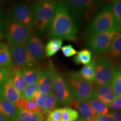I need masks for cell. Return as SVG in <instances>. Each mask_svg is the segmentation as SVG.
I'll return each instance as SVG.
<instances>
[{
    "label": "cell",
    "mask_w": 121,
    "mask_h": 121,
    "mask_svg": "<svg viewBox=\"0 0 121 121\" xmlns=\"http://www.w3.org/2000/svg\"><path fill=\"white\" fill-rule=\"evenodd\" d=\"M10 121H24L22 120V119H21L20 118H19V117H17V116H15L14 117H12L11 118H10Z\"/></svg>",
    "instance_id": "obj_41"
},
{
    "label": "cell",
    "mask_w": 121,
    "mask_h": 121,
    "mask_svg": "<svg viewBox=\"0 0 121 121\" xmlns=\"http://www.w3.org/2000/svg\"><path fill=\"white\" fill-rule=\"evenodd\" d=\"M11 72L9 73V78L11 80L13 86L19 91L21 94H23L27 84L22 76L21 70L13 67L11 69Z\"/></svg>",
    "instance_id": "obj_18"
},
{
    "label": "cell",
    "mask_w": 121,
    "mask_h": 121,
    "mask_svg": "<svg viewBox=\"0 0 121 121\" xmlns=\"http://www.w3.org/2000/svg\"><path fill=\"white\" fill-rule=\"evenodd\" d=\"M54 69L51 65L48 69L42 70L41 75L38 81L39 92L47 95L53 92Z\"/></svg>",
    "instance_id": "obj_13"
},
{
    "label": "cell",
    "mask_w": 121,
    "mask_h": 121,
    "mask_svg": "<svg viewBox=\"0 0 121 121\" xmlns=\"http://www.w3.org/2000/svg\"><path fill=\"white\" fill-rule=\"evenodd\" d=\"M119 30L121 28L118 24L112 10L111 4L104 6L91 20L84 31V35L88 39L101 33Z\"/></svg>",
    "instance_id": "obj_2"
},
{
    "label": "cell",
    "mask_w": 121,
    "mask_h": 121,
    "mask_svg": "<svg viewBox=\"0 0 121 121\" xmlns=\"http://www.w3.org/2000/svg\"><path fill=\"white\" fill-rule=\"evenodd\" d=\"M121 30H114L95 35L87 40V47L95 55H100L108 52L116 35Z\"/></svg>",
    "instance_id": "obj_7"
},
{
    "label": "cell",
    "mask_w": 121,
    "mask_h": 121,
    "mask_svg": "<svg viewBox=\"0 0 121 121\" xmlns=\"http://www.w3.org/2000/svg\"><path fill=\"white\" fill-rule=\"evenodd\" d=\"M63 40L60 39H51L45 47V57H52L61 49Z\"/></svg>",
    "instance_id": "obj_23"
},
{
    "label": "cell",
    "mask_w": 121,
    "mask_h": 121,
    "mask_svg": "<svg viewBox=\"0 0 121 121\" xmlns=\"http://www.w3.org/2000/svg\"><path fill=\"white\" fill-rule=\"evenodd\" d=\"M14 104L17 108H20L22 110H28L33 112H39L34 99L28 100L25 98H22Z\"/></svg>",
    "instance_id": "obj_27"
},
{
    "label": "cell",
    "mask_w": 121,
    "mask_h": 121,
    "mask_svg": "<svg viewBox=\"0 0 121 121\" xmlns=\"http://www.w3.org/2000/svg\"><path fill=\"white\" fill-rule=\"evenodd\" d=\"M77 24L84 20H88L98 10L101 2L92 0L62 1Z\"/></svg>",
    "instance_id": "obj_5"
},
{
    "label": "cell",
    "mask_w": 121,
    "mask_h": 121,
    "mask_svg": "<svg viewBox=\"0 0 121 121\" xmlns=\"http://www.w3.org/2000/svg\"><path fill=\"white\" fill-rule=\"evenodd\" d=\"M53 93L57 103L60 105H69L73 99L65 78L55 69L53 72Z\"/></svg>",
    "instance_id": "obj_9"
},
{
    "label": "cell",
    "mask_w": 121,
    "mask_h": 121,
    "mask_svg": "<svg viewBox=\"0 0 121 121\" xmlns=\"http://www.w3.org/2000/svg\"><path fill=\"white\" fill-rule=\"evenodd\" d=\"M47 96V95L39 91L37 94V95H35L34 99L35 103L36 104V105H37L38 108L39 112L42 113V112H43V109L44 107V105Z\"/></svg>",
    "instance_id": "obj_33"
},
{
    "label": "cell",
    "mask_w": 121,
    "mask_h": 121,
    "mask_svg": "<svg viewBox=\"0 0 121 121\" xmlns=\"http://www.w3.org/2000/svg\"><path fill=\"white\" fill-rule=\"evenodd\" d=\"M89 102L96 114H106L109 112L108 105L101 100L94 98L89 101Z\"/></svg>",
    "instance_id": "obj_26"
},
{
    "label": "cell",
    "mask_w": 121,
    "mask_h": 121,
    "mask_svg": "<svg viewBox=\"0 0 121 121\" xmlns=\"http://www.w3.org/2000/svg\"><path fill=\"white\" fill-rule=\"evenodd\" d=\"M92 52L88 49H84L77 52L73 57V62L76 65H86L91 60Z\"/></svg>",
    "instance_id": "obj_25"
},
{
    "label": "cell",
    "mask_w": 121,
    "mask_h": 121,
    "mask_svg": "<svg viewBox=\"0 0 121 121\" xmlns=\"http://www.w3.org/2000/svg\"><path fill=\"white\" fill-rule=\"evenodd\" d=\"M95 60L94 58L91 60L88 64L85 65L78 72L83 79L90 82H93L95 78Z\"/></svg>",
    "instance_id": "obj_19"
},
{
    "label": "cell",
    "mask_w": 121,
    "mask_h": 121,
    "mask_svg": "<svg viewBox=\"0 0 121 121\" xmlns=\"http://www.w3.org/2000/svg\"><path fill=\"white\" fill-rule=\"evenodd\" d=\"M69 105L76 109L85 121H94L96 114L89 102L73 99Z\"/></svg>",
    "instance_id": "obj_15"
},
{
    "label": "cell",
    "mask_w": 121,
    "mask_h": 121,
    "mask_svg": "<svg viewBox=\"0 0 121 121\" xmlns=\"http://www.w3.org/2000/svg\"><path fill=\"white\" fill-rule=\"evenodd\" d=\"M9 79V72L8 70L0 67V85L6 82Z\"/></svg>",
    "instance_id": "obj_37"
},
{
    "label": "cell",
    "mask_w": 121,
    "mask_h": 121,
    "mask_svg": "<svg viewBox=\"0 0 121 121\" xmlns=\"http://www.w3.org/2000/svg\"><path fill=\"white\" fill-rule=\"evenodd\" d=\"M17 108L14 104L6 100L0 99V113L7 118H11L16 115Z\"/></svg>",
    "instance_id": "obj_22"
},
{
    "label": "cell",
    "mask_w": 121,
    "mask_h": 121,
    "mask_svg": "<svg viewBox=\"0 0 121 121\" xmlns=\"http://www.w3.org/2000/svg\"><path fill=\"white\" fill-rule=\"evenodd\" d=\"M46 121H62V108L54 109L49 113Z\"/></svg>",
    "instance_id": "obj_34"
},
{
    "label": "cell",
    "mask_w": 121,
    "mask_h": 121,
    "mask_svg": "<svg viewBox=\"0 0 121 121\" xmlns=\"http://www.w3.org/2000/svg\"><path fill=\"white\" fill-rule=\"evenodd\" d=\"M25 45L35 62L45 58V47L39 38L31 34Z\"/></svg>",
    "instance_id": "obj_12"
},
{
    "label": "cell",
    "mask_w": 121,
    "mask_h": 121,
    "mask_svg": "<svg viewBox=\"0 0 121 121\" xmlns=\"http://www.w3.org/2000/svg\"><path fill=\"white\" fill-rule=\"evenodd\" d=\"M16 116L24 121H43L46 117L43 113L28 111L17 108Z\"/></svg>",
    "instance_id": "obj_21"
},
{
    "label": "cell",
    "mask_w": 121,
    "mask_h": 121,
    "mask_svg": "<svg viewBox=\"0 0 121 121\" xmlns=\"http://www.w3.org/2000/svg\"><path fill=\"white\" fill-rule=\"evenodd\" d=\"M13 20L31 28L33 26V14L31 7L25 4L14 6L12 10Z\"/></svg>",
    "instance_id": "obj_11"
},
{
    "label": "cell",
    "mask_w": 121,
    "mask_h": 121,
    "mask_svg": "<svg viewBox=\"0 0 121 121\" xmlns=\"http://www.w3.org/2000/svg\"><path fill=\"white\" fill-rule=\"evenodd\" d=\"M11 50L7 44L0 42V67L9 70L13 68Z\"/></svg>",
    "instance_id": "obj_17"
},
{
    "label": "cell",
    "mask_w": 121,
    "mask_h": 121,
    "mask_svg": "<svg viewBox=\"0 0 121 121\" xmlns=\"http://www.w3.org/2000/svg\"><path fill=\"white\" fill-rule=\"evenodd\" d=\"M62 52L66 57H71L77 53V51L72 45L69 44L62 47Z\"/></svg>",
    "instance_id": "obj_35"
},
{
    "label": "cell",
    "mask_w": 121,
    "mask_h": 121,
    "mask_svg": "<svg viewBox=\"0 0 121 121\" xmlns=\"http://www.w3.org/2000/svg\"><path fill=\"white\" fill-rule=\"evenodd\" d=\"M57 103L56 98L52 92L47 96L42 113L45 116H47L49 113L54 110V108L56 107Z\"/></svg>",
    "instance_id": "obj_28"
},
{
    "label": "cell",
    "mask_w": 121,
    "mask_h": 121,
    "mask_svg": "<svg viewBox=\"0 0 121 121\" xmlns=\"http://www.w3.org/2000/svg\"><path fill=\"white\" fill-rule=\"evenodd\" d=\"M39 92V86L38 82L29 85L24 90L22 97L28 100L34 99L35 96Z\"/></svg>",
    "instance_id": "obj_31"
},
{
    "label": "cell",
    "mask_w": 121,
    "mask_h": 121,
    "mask_svg": "<svg viewBox=\"0 0 121 121\" xmlns=\"http://www.w3.org/2000/svg\"><path fill=\"white\" fill-rule=\"evenodd\" d=\"M76 121H85L83 119H82V118H79V119H77V120Z\"/></svg>",
    "instance_id": "obj_44"
},
{
    "label": "cell",
    "mask_w": 121,
    "mask_h": 121,
    "mask_svg": "<svg viewBox=\"0 0 121 121\" xmlns=\"http://www.w3.org/2000/svg\"><path fill=\"white\" fill-rule=\"evenodd\" d=\"M111 109L115 110H121V98L117 97L109 105Z\"/></svg>",
    "instance_id": "obj_38"
},
{
    "label": "cell",
    "mask_w": 121,
    "mask_h": 121,
    "mask_svg": "<svg viewBox=\"0 0 121 121\" xmlns=\"http://www.w3.org/2000/svg\"><path fill=\"white\" fill-rule=\"evenodd\" d=\"M5 34L13 45H25L31 35V28L12 20L7 22Z\"/></svg>",
    "instance_id": "obj_6"
},
{
    "label": "cell",
    "mask_w": 121,
    "mask_h": 121,
    "mask_svg": "<svg viewBox=\"0 0 121 121\" xmlns=\"http://www.w3.org/2000/svg\"><path fill=\"white\" fill-rule=\"evenodd\" d=\"M57 2L53 1H40L31 6L33 26L41 34L50 29L56 12Z\"/></svg>",
    "instance_id": "obj_3"
},
{
    "label": "cell",
    "mask_w": 121,
    "mask_h": 121,
    "mask_svg": "<svg viewBox=\"0 0 121 121\" xmlns=\"http://www.w3.org/2000/svg\"><path fill=\"white\" fill-rule=\"evenodd\" d=\"M65 79L73 99L88 102L95 98L93 82L83 79L78 72H69Z\"/></svg>",
    "instance_id": "obj_4"
},
{
    "label": "cell",
    "mask_w": 121,
    "mask_h": 121,
    "mask_svg": "<svg viewBox=\"0 0 121 121\" xmlns=\"http://www.w3.org/2000/svg\"><path fill=\"white\" fill-rule=\"evenodd\" d=\"M0 121H7V118L1 113H0Z\"/></svg>",
    "instance_id": "obj_42"
},
{
    "label": "cell",
    "mask_w": 121,
    "mask_h": 121,
    "mask_svg": "<svg viewBox=\"0 0 121 121\" xmlns=\"http://www.w3.org/2000/svg\"><path fill=\"white\" fill-rule=\"evenodd\" d=\"M78 116V112L73 109L69 107L62 108V121H76Z\"/></svg>",
    "instance_id": "obj_30"
},
{
    "label": "cell",
    "mask_w": 121,
    "mask_h": 121,
    "mask_svg": "<svg viewBox=\"0 0 121 121\" xmlns=\"http://www.w3.org/2000/svg\"><path fill=\"white\" fill-rule=\"evenodd\" d=\"M3 28H4V24H3L1 13H0V40H2L3 37Z\"/></svg>",
    "instance_id": "obj_40"
},
{
    "label": "cell",
    "mask_w": 121,
    "mask_h": 121,
    "mask_svg": "<svg viewBox=\"0 0 121 121\" xmlns=\"http://www.w3.org/2000/svg\"><path fill=\"white\" fill-rule=\"evenodd\" d=\"M118 69V70L119 71L121 72V63L118 65V69Z\"/></svg>",
    "instance_id": "obj_43"
},
{
    "label": "cell",
    "mask_w": 121,
    "mask_h": 121,
    "mask_svg": "<svg viewBox=\"0 0 121 121\" xmlns=\"http://www.w3.org/2000/svg\"><path fill=\"white\" fill-rule=\"evenodd\" d=\"M78 33V24L62 2L59 1L49 29V37L74 40L76 39Z\"/></svg>",
    "instance_id": "obj_1"
},
{
    "label": "cell",
    "mask_w": 121,
    "mask_h": 121,
    "mask_svg": "<svg viewBox=\"0 0 121 121\" xmlns=\"http://www.w3.org/2000/svg\"><path fill=\"white\" fill-rule=\"evenodd\" d=\"M22 74L26 84L31 85L37 83L41 75L42 70L35 68H25L22 70Z\"/></svg>",
    "instance_id": "obj_20"
},
{
    "label": "cell",
    "mask_w": 121,
    "mask_h": 121,
    "mask_svg": "<svg viewBox=\"0 0 121 121\" xmlns=\"http://www.w3.org/2000/svg\"><path fill=\"white\" fill-rule=\"evenodd\" d=\"M94 97L105 103L107 105L110 104L117 98L111 84L96 85L94 87Z\"/></svg>",
    "instance_id": "obj_16"
},
{
    "label": "cell",
    "mask_w": 121,
    "mask_h": 121,
    "mask_svg": "<svg viewBox=\"0 0 121 121\" xmlns=\"http://www.w3.org/2000/svg\"><path fill=\"white\" fill-rule=\"evenodd\" d=\"M117 97L121 98V73L118 69H116L110 82Z\"/></svg>",
    "instance_id": "obj_29"
},
{
    "label": "cell",
    "mask_w": 121,
    "mask_h": 121,
    "mask_svg": "<svg viewBox=\"0 0 121 121\" xmlns=\"http://www.w3.org/2000/svg\"><path fill=\"white\" fill-rule=\"evenodd\" d=\"M112 114L113 121H121V110H115Z\"/></svg>",
    "instance_id": "obj_39"
},
{
    "label": "cell",
    "mask_w": 121,
    "mask_h": 121,
    "mask_svg": "<svg viewBox=\"0 0 121 121\" xmlns=\"http://www.w3.org/2000/svg\"><path fill=\"white\" fill-rule=\"evenodd\" d=\"M116 70L113 60L108 57H102L95 62L96 85L110 84Z\"/></svg>",
    "instance_id": "obj_8"
},
{
    "label": "cell",
    "mask_w": 121,
    "mask_h": 121,
    "mask_svg": "<svg viewBox=\"0 0 121 121\" xmlns=\"http://www.w3.org/2000/svg\"><path fill=\"white\" fill-rule=\"evenodd\" d=\"M46 121V120H44V121Z\"/></svg>",
    "instance_id": "obj_45"
},
{
    "label": "cell",
    "mask_w": 121,
    "mask_h": 121,
    "mask_svg": "<svg viewBox=\"0 0 121 121\" xmlns=\"http://www.w3.org/2000/svg\"><path fill=\"white\" fill-rule=\"evenodd\" d=\"M111 4L112 10L116 20L121 28V0L113 1Z\"/></svg>",
    "instance_id": "obj_32"
},
{
    "label": "cell",
    "mask_w": 121,
    "mask_h": 121,
    "mask_svg": "<svg viewBox=\"0 0 121 121\" xmlns=\"http://www.w3.org/2000/svg\"><path fill=\"white\" fill-rule=\"evenodd\" d=\"M108 53L112 58H121V31L114 37Z\"/></svg>",
    "instance_id": "obj_24"
},
{
    "label": "cell",
    "mask_w": 121,
    "mask_h": 121,
    "mask_svg": "<svg viewBox=\"0 0 121 121\" xmlns=\"http://www.w3.org/2000/svg\"><path fill=\"white\" fill-rule=\"evenodd\" d=\"M94 121H113V114L109 113L102 115L96 114Z\"/></svg>",
    "instance_id": "obj_36"
},
{
    "label": "cell",
    "mask_w": 121,
    "mask_h": 121,
    "mask_svg": "<svg viewBox=\"0 0 121 121\" xmlns=\"http://www.w3.org/2000/svg\"><path fill=\"white\" fill-rule=\"evenodd\" d=\"M10 50L13 67L16 69L21 70L31 67L35 62L25 45H13Z\"/></svg>",
    "instance_id": "obj_10"
},
{
    "label": "cell",
    "mask_w": 121,
    "mask_h": 121,
    "mask_svg": "<svg viewBox=\"0 0 121 121\" xmlns=\"http://www.w3.org/2000/svg\"><path fill=\"white\" fill-rule=\"evenodd\" d=\"M22 98V95L12 84L10 78L0 85V99L6 100L15 104Z\"/></svg>",
    "instance_id": "obj_14"
}]
</instances>
